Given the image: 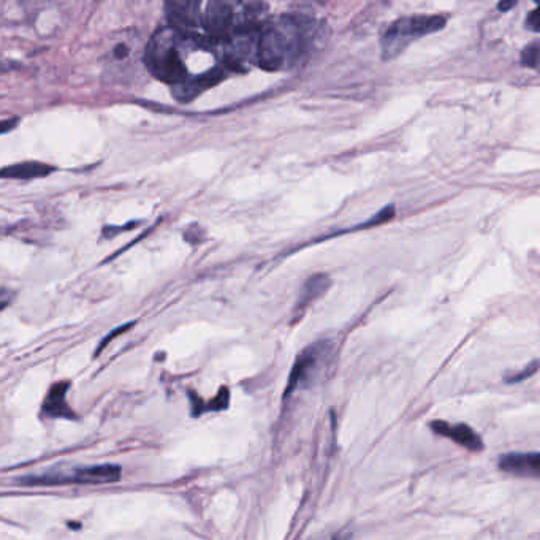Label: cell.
<instances>
[{"label":"cell","instance_id":"8","mask_svg":"<svg viewBox=\"0 0 540 540\" xmlns=\"http://www.w3.org/2000/svg\"><path fill=\"white\" fill-rule=\"evenodd\" d=\"M224 77L225 72L221 67L208 70V72L197 75V77H187V80H184L183 83L173 86V96L179 102H189V100L195 99L198 94H202L206 89L219 83Z\"/></svg>","mask_w":540,"mask_h":540},{"label":"cell","instance_id":"3","mask_svg":"<svg viewBox=\"0 0 540 540\" xmlns=\"http://www.w3.org/2000/svg\"><path fill=\"white\" fill-rule=\"evenodd\" d=\"M145 50L134 31L116 34L103 51V75L113 83H127L140 72Z\"/></svg>","mask_w":540,"mask_h":540},{"label":"cell","instance_id":"6","mask_svg":"<svg viewBox=\"0 0 540 540\" xmlns=\"http://www.w3.org/2000/svg\"><path fill=\"white\" fill-rule=\"evenodd\" d=\"M330 344L317 343L306 347L301 352L297 362L293 365L290 374L289 384H287L286 395H290L297 388L308 387L319 376L320 369L324 368L325 362L330 355Z\"/></svg>","mask_w":540,"mask_h":540},{"label":"cell","instance_id":"7","mask_svg":"<svg viewBox=\"0 0 540 540\" xmlns=\"http://www.w3.org/2000/svg\"><path fill=\"white\" fill-rule=\"evenodd\" d=\"M170 27L181 34L194 35L195 29L202 24V13L198 2H168L165 5Z\"/></svg>","mask_w":540,"mask_h":540},{"label":"cell","instance_id":"19","mask_svg":"<svg viewBox=\"0 0 540 540\" xmlns=\"http://www.w3.org/2000/svg\"><path fill=\"white\" fill-rule=\"evenodd\" d=\"M514 2H501V4L498 5L499 10H502V12H506V10H509V8L514 7Z\"/></svg>","mask_w":540,"mask_h":540},{"label":"cell","instance_id":"2","mask_svg":"<svg viewBox=\"0 0 540 540\" xmlns=\"http://www.w3.org/2000/svg\"><path fill=\"white\" fill-rule=\"evenodd\" d=\"M197 35V34H194ZM194 35L181 34L173 27H162L145 48L146 69L153 73L157 80L176 84L187 80V67L183 61V51L191 43Z\"/></svg>","mask_w":540,"mask_h":540},{"label":"cell","instance_id":"9","mask_svg":"<svg viewBox=\"0 0 540 540\" xmlns=\"http://www.w3.org/2000/svg\"><path fill=\"white\" fill-rule=\"evenodd\" d=\"M70 382H56L51 385L50 392L46 393L43 401L42 415L50 419H77V414L67 403V393H69Z\"/></svg>","mask_w":540,"mask_h":540},{"label":"cell","instance_id":"10","mask_svg":"<svg viewBox=\"0 0 540 540\" xmlns=\"http://www.w3.org/2000/svg\"><path fill=\"white\" fill-rule=\"evenodd\" d=\"M430 426L434 433L457 442L464 449L471 450V452H480L483 449L482 439L476 431L472 430L471 426L464 425V423L450 425V423L445 422H431Z\"/></svg>","mask_w":540,"mask_h":540},{"label":"cell","instance_id":"13","mask_svg":"<svg viewBox=\"0 0 540 540\" xmlns=\"http://www.w3.org/2000/svg\"><path fill=\"white\" fill-rule=\"evenodd\" d=\"M54 172L50 165L40 164V162H24V164L10 165V167L0 170V178L5 179H34L43 178Z\"/></svg>","mask_w":540,"mask_h":540},{"label":"cell","instance_id":"17","mask_svg":"<svg viewBox=\"0 0 540 540\" xmlns=\"http://www.w3.org/2000/svg\"><path fill=\"white\" fill-rule=\"evenodd\" d=\"M16 124H18V119H5V121H0V135L7 134L10 130L15 129Z\"/></svg>","mask_w":540,"mask_h":540},{"label":"cell","instance_id":"11","mask_svg":"<svg viewBox=\"0 0 540 540\" xmlns=\"http://www.w3.org/2000/svg\"><path fill=\"white\" fill-rule=\"evenodd\" d=\"M499 469L517 477L537 479L540 474L539 453H507L499 458Z\"/></svg>","mask_w":540,"mask_h":540},{"label":"cell","instance_id":"5","mask_svg":"<svg viewBox=\"0 0 540 540\" xmlns=\"http://www.w3.org/2000/svg\"><path fill=\"white\" fill-rule=\"evenodd\" d=\"M121 479V468L118 464H99L89 468L75 469L72 474H46V476H31L21 480L26 485H103V483H115Z\"/></svg>","mask_w":540,"mask_h":540},{"label":"cell","instance_id":"18","mask_svg":"<svg viewBox=\"0 0 540 540\" xmlns=\"http://www.w3.org/2000/svg\"><path fill=\"white\" fill-rule=\"evenodd\" d=\"M12 298V292H8V290H0V311L10 305Z\"/></svg>","mask_w":540,"mask_h":540},{"label":"cell","instance_id":"12","mask_svg":"<svg viewBox=\"0 0 540 540\" xmlns=\"http://www.w3.org/2000/svg\"><path fill=\"white\" fill-rule=\"evenodd\" d=\"M328 286H330V278H328L327 274H316V276L309 278V281L303 287V292H301L300 300H298L297 308H295V314L297 316L303 314L311 303H314L317 298L322 297L327 292Z\"/></svg>","mask_w":540,"mask_h":540},{"label":"cell","instance_id":"15","mask_svg":"<svg viewBox=\"0 0 540 540\" xmlns=\"http://www.w3.org/2000/svg\"><path fill=\"white\" fill-rule=\"evenodd\" d=\"M537 371V360H534L531 365L526 366L521 373L515 374L514 377H510L509 382H521L525 381L526 377L533 376L534 373Z\"/></svg>","mask_w":540,"mask_h":540},{"label":"cell","instance_id":"20","mask_svg":"<svg viewBox=\"0 0 540 540\" xmlns=\"http://www.w3.org/2000/svg\"><path fill=\"white\" fill-rule=\"evenodd\" d=\"M8 69H10L8 65H5L4 62H0V73L7 72Z\"/></svg>","mask_w":540,"mask_h":540},{"label":"cell","instance_id":"1","mask_svg":"<svg viewBox=\"0 0 540 540\" xmlns=\"http://www.w3.org/2000/svg\"><path fill=\"white\" fill-rule=\"evenodd\" d=\"M319 27L308 16H279L260 32L255 58L263 69H287L311 50L319 37Z\"/></svg>","mask_w":540,"mask_h":540},{"label":"cell","instance_id":"4","mask_svg":"<svg viewBox=\"0 0 540 540\" xmlns=\"http://www.w3.org/2000/svg\"><path fill=\"white\" fill-rule=\"evenodd\" d=\"M445 27L444 16H406L401 20L395 21L388 27L385 34L382 35V58L385 61L395 59L400 56L407 46L414 40H419L425 35L434 34L442 31Z\"/></svg>","mask_w":540,"mask_h":540},{"label":"cell","instance_id":"16","mask_svg":"<svg viewBox=\"0 0 540 540\" xmlns=\"http://www.w3.org/2000/svg\"><path fill=\"white\" fill-rule=\"evenodd\" d=\"M540 26V15L539 10H533L529 13L528 18H526V29L531 32H539Z\"/></svg>","mask_w":540,"mask_h":540},{"label":"cell","instance_id":"14","mask_svg":"<svg viewBox=\"0 0 540 540\" xmlns=\"http://www.w3.org/2000/svg\"><path fill=\"white\" fill-rule=\"evenodd\" d=\"M521 64L525 67H531V69H537L539 64V43L534 42L533 45H529L528 48L521 53Z\"/></svg>","mask_w":540,"mask_h":540}]
</instances>
